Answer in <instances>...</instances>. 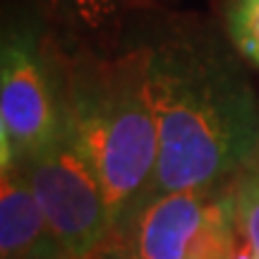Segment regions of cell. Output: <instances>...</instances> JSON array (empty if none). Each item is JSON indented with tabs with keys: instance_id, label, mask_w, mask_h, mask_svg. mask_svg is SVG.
I'll use <instances>...</instances> for the list:
<instances>
[{
	"instance_id": "cell-1",
	"label": "cell",
	"mask_w": 259,
	"mask_h": 259,
	"mask_svg": "<svg viewBox=\"0 0 259 259\" xmlns=\"http://www.w3.org/2000/svg\"><path fill=\"white\" fill-rule=\"evenodd\" d=\"M135 31L147 48L158 122L149 197L228 187L259 156V92L252 67L213 15L168 8L137 22Z\"/></svg>"
},
{
	"instance_id": "cell-2",
	"label": "cell",
	"mask_w": 259,
	"mask_h": 259,
	"mask_svg": "<svg viewBox=\"0 0 259 259\" xmlns=\"http://www.w3.org/2000/svg\"><path fill=\"white\" fill-rule=\"evenodd\" d=\"M65 84L70 118L99 170L115 231L149 197L158 161L149 58L135 27L108 48L65 44Z\"/></svg>"
},
{
	"instance_id": "cell-3",
	"label": "cell",
	"mask_w": 259,
	"mask_h": 259,
	"mask_svg": "<svg viewBox=\"0 0 259 259\" xmlns=\"http://www.w3.org/2000/svg\"><path fill=\"white\" fill-rule=\"evenodd\" d=\"M67 120L65 44L12 0L0 29V170L24 168Z\"/></svg>"
},
{
	"instance_id": "cell-4",
	"label": "cell",
	"mask_w": 259,
	"mask_h": 259,
	"mask_svg": "<svg viewBox=\"0 0 259 259\" xmlns=\"http://www.w3.org/2000/svg\"><path fill=\"white\" fill-rule=\"evenodd\" d=\"M51 231L67 254L87 257L111 240L113 221L99 170L70 118L22 168Z\"/></svg>"
},
{
	"instance_id": "cell-5",
	"label": "cell",
	"mask_w": 259,
	"mask_h": 259,
	"mask_svg": "<svg viewBox=\"0 0 259 259\" xmlns=\"http://www.w3.org/2000/svg\"><path fill=\"white\" fill-rule=\"evenodd\" d=\"M223 190H176L149 197L106 242V259H187Z\"/></svg>"
},
{
	"instance_id": "cell-6",
	"label": "cell",
	"mask_w": 259,
	"mask_h": 259,
	"mask_svg": "<svg viewBox=\"0 0 259 259\" xmlns=\"http://www.w3.org/2000/svg\"><path fill=\"white\" fill-rule=\"evenodd\" d=\"M65 44L108 48L137 22L170 8L173 0H22Z\"/></svg>"
},
{
	"instance_id": "cell-7",
	"label": "cell",
	"mask_w": 259,
	"mask_h": 259,
	"mask_svg": "<svg viewBox=\"0 0 259 259\" xmlns=\"http://www.w3.org/2000/svg\"><path fill=\"white\" fill-rule=\"evenodd\" d=\"M56 240L22 168L0 170V259H58Z\"/></svg>"
},
{
	"instance_id": "cell-8",
	"label": "cell",
	"mask_w": 259,
	"mask_h": 259,
	"mask_svg": "<svg viewBox=\"0 0 259 259\" xmlns=\"http://www.w3.org/2000/svg\"><path fill=\"white\" fill-rule=\"evenodd\" d=\"M213 19L242 60L259 72V0H216Z\"/></svg>"
},
{
	"instance_id": "cell-9",
	"label": "cell",
	"mask_w": 259,
	"mask_h": 259,
	"mask_svg": "<svg viewBox=\"0 0 259 259\" xmlns=\"http://www.w3.org/2000/svg\"><path fill=\"white\" fill-rule=\"evenodd\" d=\"M228 202L235 233L259 254V156L228 185Z\"/></svg>"
},
{
	"instance_id": "cell-10",
	"label": "cell",
	"mask_w": 259,
	"mask_h": 259,
	"mask_svg": "<svg viewBox=\"0 0 259 259\" xmlns=\"http://www.w3.org/2000/svg\"><path fill=\"white\" fill-rule=\"evenodd\" d=\"M233 242V223H231V202H228V187L216 202L211 221L206 226L204 235L194 245L192 254L187 259H231Z\"/></svg>"
},
{
	"instance_id": "cell-11",
	"label": "cell",
	"mask_w": 259,
	"mask_h": 259,
	"mask_svg": "<svg viewBox=\"0 0 259 259\" xmlns=\"http://www.w3.org/2000/svg\"><path fill=\"white\" fill-rule=\"evenodd\" d=\"M58 259H106V252H94V254H87V257H74V254H63Z\"/></svg>"
}]
</instances>
